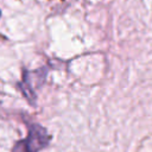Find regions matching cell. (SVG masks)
I'll return each instance as SVG.
<instances>
[{
  "mask_svg": "<svg viewBox=\"0 0 152 152\" xmlns=\"http://www.w3.org/2000/svg\"><path fill=\"white\" fill-rule=\"evenodd\" d=\"M0 15H1V11H0Z\"/></svg>",
  "mask_w": 152,
  "mask_h": 152,
  "instance_id": "obj_2",
  "label": "cell"
},
{
  "mask_svg": "<svg viewBox=\"0 0 152 152\" xmlns=\"http://www.w3.org/2000/svg\"><path fill=\"white\" fill-rule=\"evenodd\" d=\"M27 137L18 140L13 145L12 152H39L49 145L51 137L43 126L33 122L27 125Z\"/></svg>",
  "mask_w": 152,
  "mask_h": 152,
  "instance_id": "obj_1",
  "label": "cell"
}]
</instances>
